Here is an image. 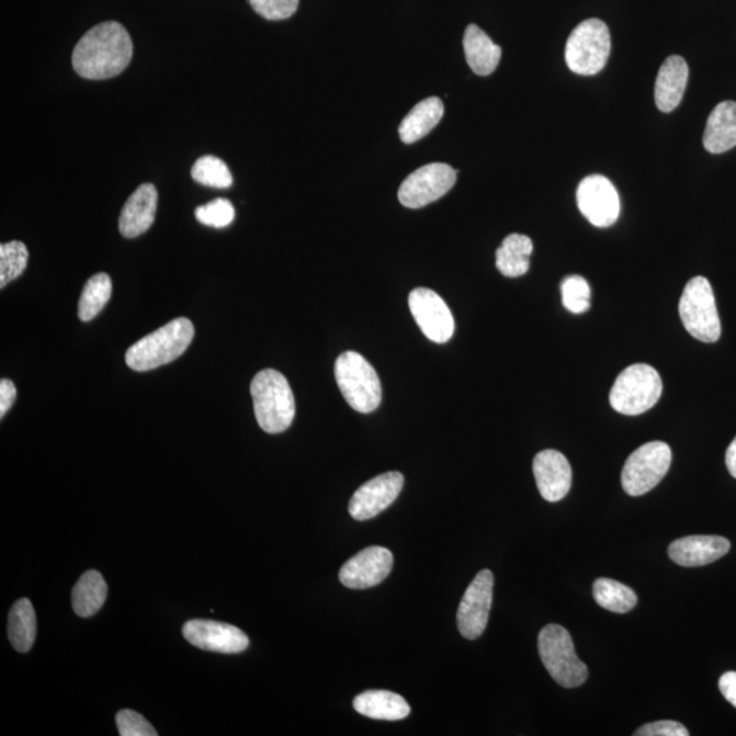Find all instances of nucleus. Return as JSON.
Here are the masks:
<instances>
[{"label": "nucleus", "instance_id": "nucleus-1", "mask_svg": "<svg viewBox=\"0 0 736 736\" xmlns=\"http://www.w3.org/2000/svg\"><path fill=\"white\" fill-rule=\"evenodd\" d=\"M133 42L120 22H103L88 31L72 53L75 70L87 80H109L131 65Z\"/></svg>", "mask_w": 736, "mask_h": 736}, {"label": "nucleus", "instance_id": "nucleus-2", "mask_svg": "<svg viewBox=\"0 0 736 736\" xmlns=\"http://www.w3.org/2000/svg\"><path fill=\"white\" fill-rule=\"evenodd\" d=\"M250 392L256 419L263 431L280 434L290 429L295 418V397L283 374L273 369L260 371Z\"/></svg>", "mask_w": 736, "mask_h": 736}, {"label": "nucleus", "instance_id": "nucleus-3", "mask_svg": "<svg viewBox=\"0 0 736 736\" xmlns=\"http://www.w3.org/2000/svg\"><path fill=\"white\" fill-rule=\"evenodd\" d=\"M194 339V325L178 318L140 339L126 352L127 366L134 371H150L177 361Z\"/></svg>", "mask_w": 736, "mask_h": 736}, {"label": "nucleus", "instance_id": "nucleus-4", "mask_svg": "<svg viewBox=\"0 0 736 736\" xmlns=\"http://www.w3.org/2000/svg\"><path fill=\"white\" fill-rule=\"evenodd\" d=\"M335 374L342 397L356 412L371 414L380 407V376L361 353H341L336 361Z\"/></svg>", "mask_w": 736, "mask_h": 736}, {"label": "nucleus", "instance_id": "nucleus-5", "mask_svg": "<svg viewBox=\"0 0 736 736\" xmlns=\"http://www.w3.org/2000/svg\"><path fill=\"white\" fill-rule=\"evenodd\" d=\"M539 655L550 676L561 687H581L588 679V667L578 659L570 633L561 625H547L539 633Z\"/></svg>", "mask_w": 736, "mask_h": 736}, {"label": "nucleus", "instance_id": "nucleus-6", "mask_svg": "<svg viewBox=\"0 0 736 736\" xmlns=\"http://www.w3.org/2000/svg\"><path fill=\"white\" fill-rule=\"evenodd\" d=\"M661 393L663 382L656 369L633 364L618 375L610 392V404L616 412L637 416L654 408Z\"/></svg>", "mask_w": 736, "mask_h": 736}, {"label": "nucleus", "instance_id": "nucleus-7", "mask_svg": "<svg viewBox=\"0 0 736 736\" xmlns=\"http://www.w3.org/2000/svg\"><path fill=\"white\" fill-rule=\"evenodd\" d=\"M679 317L695 340L712 344L721 339V317L710 281L701 276L689 281L679 301Z\"/></svg>", "mask_w": 736, "mask_h": 736}, {"label": "nucleus", "instance_id": "nucleus-8", "mask_svg": "<svg viewBox=\"0 0 736 736\" xmlns=\"http://www.w3.org/2000/svg\"><path fill=\"white\" fill-rule=\"evenodd\" d=\"M611 53V36L603 21L581 22L566 43L565 59L573 72L593 76L604 69Z\"/></svg>", "mask_w": 736, "mask_h": 736}, {"label": "nucleus", "instance_id": "nucleus-9", "mask_svg": "<svg viewBox=\"0 0 736 736\" xmlns=\"http://www.w3.org/2000/svg\"><path fill=\"white\" fill-rule=\"evenodd\" d=\"M672 452L665 442H649L629 456L622 471V487L629 496L639 497L654 490L670 469Z\"/></svg>", "mask_w": 736, "mask_h": 736}, {"label": "nucleus", "instance_id": "nucleus-10", "mask_svg": "<svg viewBox=\"0 0 736 736\" xmlns=\"http://www.w3.org/2000/svg\"><path fill=\"white\" fill-rule=\"evenodd\" d=\"M456 179V170L443 162L421 167L403 182L398 200L409 210H420L448 194Z\"/></svg>", "mask_w": 736, "mask_h": 736}, {"label": "nucleus", "instance_id": "nucleus-11", "mask_svg": "<svg viewBox=\"0 0 736 736\" xmlns=\"http://www.w3.org/2000/svg\"><path fill=\"white\" fill-rule=\"evenodd\" d=\"M577 205L582 216L595 227H611L621 213V200L615 185L603 175L584 179L577 189Z\"/></svg>", "mask_w": 736, "mask_h": 736}, {"label": "nucleus", "instance_id": "nucleus-12", "mask_svg": "<svg viewBox=\"0 0 736 736\" xmlns=\"http://www.w3.org/2000/svg\"><path fill=\"white\" fill-rule=\"evenodd\" d=\"M409 310L427 339L445 344L454 333V318L451 308L437 292L416 288L409 294Z\"/></svg>", "mask_w": 736, "mask_h": 736}, {"label": "nucleus", "instance_id": "nucleus-13", "mask_svg": "<svg viewBox=\"0 0 736 736\" xmlns=\"http://www.w3.org/2000/svg\"><path fill=\"white\" fill-rule=\"evenodd\" d=\"M492 573L486 569L482 570L466 589L457 612L461 636L476 639L485 633L492 604Z\"/></svg>", "mask_w": 736, "mask_h": 736}, {"label": "nucleus", "instance_id": "nucleus-14", "mask_svg": "<svg viewBox=\"0 0 736 736\" xmlns=\"http://www.w3.org/2000/svg\"><path fill=\"white\" fill-rule=\"evenodd\" d=\"M404 486V476L400 472L374 477L364 483L350 501V514L358 521H366L382 513L400 496Z\"/></svg>", "mask_w": 736, "mask_h": 736}, {"label": "nucleus", "instance_id": "nucleus-15", "mask_svg": "<svg viewBox=\"0 0 736 736\" xmlns=\"http://www.w3.org/2000/svg\"><path fill=\"white\" fill-rule=\"evenodd\" d=\"M183 636L196 648L217 654H240L249 648V637L229 623L194 620L184 623Z\"/></svg>", "mask_w": 736, "mask_h": 736}, {"label": "nucleus", "instance_id": "nucleus-16", "mask_svg": "<svg viewBox=\"0 0 736 736\" xmlns=\"http://www.w3.org/2000/svg\"><path fill=\"white\" fill-rule=\"evenodd\" d=\"M393 554L385 547L374 546L352 556L340 570L342 586L367 589L378 586L390 575Z\"/></svg>", "mask_w": 736, "mask_h": 736}, {"label": "nucleus", "instance_id": "nucleus-17", "mask_svg": "<svg viewBox=\"0 0 736 736\" xmlns=\"http://www.w3.org/2000/svg\"><path fill=\"white\" fill-rule=\"evenodd\" d=\"M533 475L541 496L547 502H559L570 491L571 466L558 451H543L533 460Z\"/></svg>", "mask_w": 736, "mask_h": 736}, {"label": "nucleus", "instance_id": "nucleus-18", "mask_svg": "<svg viewBox=\"0 0 736 736\" xmlns=\"http://www.w3.org/2000/svg\"><path fill=\"white\" fill-rule=\"evenodd\" d=\"M732 543L726 537L697 535L672 542L668 555L679 566L699 567L723 558Z\"/></svg>", "mask_w": 736, "mask_h": 736}, {"label": "nucleus", "instance_id": "nucleus-19", "mask_svg": "<svg viewBox=\"0 0 736 736\" xmlns=\"http://www.w3.org/2000/svg\"><path fill=\"white\" fill-rule=\"evenodd\" d=\"M159 194L154 184L144 183L134 191L123 206L120 218V230L125 238H137L155 223Z\"/></svg>", "mask_w": 736, "mask_h": 736}, {"label": "nucleus", "instance_id": "nucleus-20", "mask_svg": "<svg viewBox=\"0 0 736 736\" xmlns=\"http://www.w3.org/2000/svg\"><path fill=\"white\" fill-rule=\"evenodd\" d=\"M689 66L682 56L672 55L661 65L656 78L655 100L661 112L677 109L687 91Z\"/></svg>", "mask_w": 736, "mask_h": 736}, {"label": "nucleus", "instance_id": "nucleus-21", "mask_svg": "<svg viewBox=\"0 0 736 736\" xmlns=\"http://www.w3.org/2000/svg\"><path fill=\"white\" fill-rule=\"evenodd\" d=\"M704 146L712 155H721L736 146V103L723 101L707 117Z\"/></svg>", "mask_w": 736, "mask_h": 736}, {"label": "nucleus", "instance_id": "nucleus-22", "mask_svg": "<svg viewBox=\"0 0 736 736\" xmlns=\"http://www.w3.org/2000/svg\"><path fill=\"white\" fill-rule=\"evenodd\" d=\"M353 707L361 715L375 721H403L411 713V706L400 694L387 690H369L353 700Z\"/></svg>", "mask_w": 736, "mask_h": 736}, {"label": "nucleus", "instance_id": "nucleus-23", "mask_svg": "<svg viewBox=\"0 0 736 736\" xmlns=\"http://www.w3.org/2000/svg\"><path fill=\"white\" fill-rule=\"evenodd\" d=\"M466 61L477 76H490L501 60L502 49L477 25L466 27L464 35Z\"/></svg>", "mask_w": 736, "mask_h": 736}, {"label": "nucleus", "instance_id": "nucleus-24", "mask_svg": "<svg viewBox=\"0 0 736 736\" xmlns=\"http://www.w3.org/2000/svg\"><path fill=\"white\" fill-rule=\"evenodd\" d=\"M443 114H445V106H443L441 99L429 98L420 101L404 117L400 127H398V134H400L403 143L414 144L416 140L426 137L441 122Z\"/></svg>", "mask_w": 736, "mask_h": 736}, {"label": "nucleus", "instance_id": "nucleus-25", "mask_svg": "<svg viewBox=\"0 0 736 736\" xmlns=\"http://www.w3.org/2000/svg\"><path fill=\"white\" fill-rule=\"evenodd\" d=\"M533 244L525 235L511 234L497 250L496 265L505 278L524 276L530 271Z\"/></svg>", "mask_w": 736, "mask_h": 736}, {"label": "nucleus", "instance_id": "nucleus-26", "mask_svg": "<svg viewBox=\"0 0 736 736\" xmlns=\"http://www.w3.org/2000/svg\"><path fill=\"white\" fill-rule=\"evenodd\" d=\"M109 587L98 570L83 573L72 589V609L81 618H89L104 605Z\"/></svg>", "mask_w": 736, "mask_h": 736}, {"label": "nucleus", "instance_id": "nucleus-27", "mask_svg": "<svg viewBox=\"0 0 736 736\" xmlns=\"http://www.w3.org/2000/svg\"><path fill=\"white\" fill-rule=\"evenodd\" d=\"M9 639L15 650L26 654L35 644L37 633L36 612L30 599L16 600L9 614Z\"/></svg>", "mask_w": 736, "mask_h": 736}, {"label": "nucleus", "instance_id": "nucleus-28", "mask_svg": "<svg viewBox=\"0 0 736 736\" xmlns=\"http://www.w3.org/2000/svg\"><path fill=\"white\" fill-rule=\"evenodd\" d=\"M593 598L600 607L616 614H626L637 604V595L625 584L599 578L593 584Z\"/></svg>", "mask_w": 736, "mask_h": 736}, {"label": "nucleus", "instance_id": "nucleus-29", "mask_svg": "<svg viewBox=\"0 0 736 736\" xmlns=\"http://www.w3.org/2000/svg\"><path fill=\"white\" fill-rule=\"evenodd\" d=\"M112 281L109 274L99 273L89 279L86 288L82 291L80 305H78V317L81 321H92L98 314L103 310L106 303L111 299Z\"/></svg>", "mask_w": 736, "mask_h": 736}, {"label": "nucleus", "instance_id": "nucleus-30", "mask_svg": "<svg viewBox=\"0 0 736 736\" xmlns=\"http://www.w3.org/2000/svg\"><path fill=\"white\" fill-rule=\"evenodd\" d=\"M191 177L206 188L228 189L234 183L226 162L215 156H204L196 160Z\"/></svg>", "mask_w": 736, "mask_h": 736}, {"label": "nucleus", "instance_id": "nucleus-31", "mask_svg": "<svg viewBox=\"0 0 736 736\" xmlns=\"http://www.w3.org/2000/svg\"><path fill=\"white\" fill-rule=\"evenodd\" d=\"M30 252L22 241H10L0 246V286L4 288L11 281L24 273Z\"/></svg>", "mask_w": 736, "mask_h": 736}, {"label": "nucleus", "instance_id": "nucleus-32", "mask_svg": "<svg viewBox=\"0 0 736 736\" xmlns=\"http://www.w3.org/2000/svg\"><path fill=\"white\" fill-rule=\"evenodd\" d=\"M561 294L567 312L582 314L591 308V286L581 276H570L562 281Z\"/></svg>", "mask_w": 736, "mask_h": 736}, {"label": "nucleus", "instance_id": "nucleus-33", "mask_svg": "<svg viewBox=\"0 0 736 736\" xmlns=\"http://www.w3.org/2000/svg\"><path fill=\"white\" fill-rule=\"evenodd\" d=\"M195 217L204 226L224 228L235 220V207L228 200L218 199L196 207Z\"/></svg>", "mask_w": 736, "mask_h": 736}, {"label": "nucleus", "instance_id": "nucleus-34", "mask_svg": "<svg viewBox=\"0 0 736 736\" xmlns=\"http://www.w3.org/2000/svg\"><path fill=\"white\" fill-rule=\"evenodd\" d=\"M256 13L269 21H280L294 15L299 0H250Z\"/></svg>", "mask_w": 736, "mask_h": 736}, {"label": "nucleus", "instance_id": "nucleus-35", "mask_svg": "<svg viewBox=\"0 0 736 736\" xmlns=\"http://www.w3.org/2000/svg\"><path fill=\"white\" fill-rule=\"evenodd\" d=\"M117 729L122 736H157V732L143 715L123 710L116 715Z\"/></svg>", "mask_w": 736, "mask_h": 736}, {"label": "nucleus", "instance_id": "nucleus-36", "mask_svg": "<svg viewBox=\"0 0 736 736\" xmlns=\"http://www.w3.org/2000/svg\"><path fill=\"white\" fill-rule=\"evenodd\" d=\"M636 736H689L690 733L683 724L673 721H660L645 724L638 728Z\"/></svg>", "mask_w": 736, "mask_h": 736}, {"label": "nucleus", "instance_id": "nucleus-37", "mask_svg": "<svg viewBox=\"0 0 736 736\" xmlns=\"http://www.w3.org/2000/svg\"><path fill=\"white\" fill-rule=\"evenodd\" d=\"M16 398V387L10 380L0 381V416L9 412Z\"/></svg>", "mask_w": 736, "mask_h": 736}, {"label": "nucleus", "instance_id": "nucleus-38", "mask_svg": "<svg viewBox=\"0 0 736 736\" xmlns=\"http://www.w3.org/2000/svg\"><path fill=\"white\" fill-rule=\"evenodd\" d=\"M718 689H721L724 699L736 707V672L728 671L718 679Z\"/></svg>", "mask_w": 736, "mask_h": 736}, {"label": "nucleus", "instance_id": "nucleus-39", "mask_svg": "<svg viewBox=\"0 0 736 736\" xmlns=\"http://www.w3.org/2000/svg\"><path fill=\"white\" fill-rule=\"evenodd\" d=\"M726 465L729 474L736 479V437L735 440L729 443L726 453Z\"/></svg>", "mask_w": 736, "mask_h": 736}]
</instances>
